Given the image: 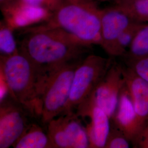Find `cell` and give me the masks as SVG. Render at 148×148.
Masks as SVG:
<instances>
[{"label": "cell", "mask_w": 148, "mask_h": 148, "mask_svg": "<svg viewBox=\"0 0 148 148\" xmlns=\"http://www.w3.org/2000/svg\"><path fill=\"white\" fill-rule=\"evenodd\" d=\"M30 5L42 7L53 12L60 0H19Z\"/></svg>", "instance_id": "obj_21"}, {"label": "cell", "mask_w": 148, "mask_h": 148, "mask_svg": "<svg viewBox=\"0 0 148 148\" xmlns=\"http://www.w3.org/2000/svg\"><path fill=\"white\" fill-rule=\"evenodd\" d=\"M130 141L116 127H110L104 148H128Z\"/></svg>", "instance_id": "obj_20"}, {"label": "cell", "mask_w": 148, "mask_h": 148, "mask_svg": "<svg viewBox=\"0 0 148 148\" xmlns=\"http://www.w3.org/2000/svg\"><path fill=\"white\" fill-rule=\"evenodd\" d=\"M144 24L145 23L133 21L122 32L117 40L114 57L121 56L127 53V49H128L138 32Z\"/></svg>", "instance_id": "obj_15"}, {"label": "cell", "mask_w": 148, "mask_h": 148, "mask_svg": "<svg viewBox=\"0 0 148 148\" xmlns=\"http://www.w3.org/2000/svg\"><path fill=\"white\" fill-rule=\"evenodd\" d=\"M35 117L30 110L10 94L1 100L0 148L12 147Z\"/></svg>", "instance_id": "obj_6"}, {"label": "cell", "mask_w": 148, "mask_h": 148, "mask_svg": "<svg viewBox=\"0 0 148 148\" xmlns=\"http://www.w3.org/2000/svg\"><path fill=\"white\" fill-rule=\"evenodd\" d=\"M101 12L96 0H60L48 21L25 29L60 28L91 46H100Z\"/></svg>", "instance_id": "obj_3"}, {"label": "cell", "mask_w": 148, "mask_h": 148, "mask_svg": "<svg viewBox=\"0 0 148 148\" xmlns=\"http://www.w3.org/2000/svg\"><path fill=\"white\" fill-rule=\"evenodd\" d=\"M99 1H101V2H105V1H109L110 0H98Z\"/></svg>", "instance_id": "obj_25"}, {"label": "cell", "mask_w": 148, "mask_h": 148, "mask_svg": "<svg viewBox=\"0 0 148 148\" xmlns=\"http://www.w3.org/2000/svg\"><path fill=\"white\" fill-rule=\"evenodd\" d=\"M14 30L3 19L0 22V52L1 56H8L19 51Z\"/></svg>", "instance_id": "obj_17"}, {"label": "cell", "mask_w": 148, "mask_h": 148, "mask_svg": "<svg viewBox=\"0 0 148 148\" xmlns=\"http://www.w3.org/2000/svg\"><path fill=\"white\" fill-rule=\"evenodd\" d=\"M114 5L126 13L133 21L148 23V0H135Z\"/></svg>", "instance_id": "obj_16"}, {"label": "cell", "mask_w": 148, "mask_h": 148, "mask_svg": "<svg viewBox=\"0 0 148 148\" xmlns=\"http://www.w3.org/2000/svg\"><path fill=\"white\" fill-rule=\"evenodd\" d=\"M127 67L148 82V54L138 57L127 56Z\"/></svg>", "instance_id": "obj_19"}, {"label": "cell", "mask_w": 148, "mask_h": 148, "mask_svg": "<svg viewBox=\"0 0 148 148\" xmlns=\"http://www.w3.org/2000/svg\"><path fill=\"white\" fill-rule=\"evenodd\" d=\"M46 126L55 148H90L86 128L75 113L61 114L49 122Z\"/></svg>", "instance_id": "obj_7"}, {"label": "cell", "mask_w": 148, "mask_h": 148, "mask_svg": "<svg viewBox=\"0 0 148 148\" xmlns=\"http://www.w3.org/2000/svg\"><path fill=\"white\" fill-rule=\"evenodd\" d=\"M133 1L135 0H110L109 1H111L112 2V5H120L122 3L132 2Z\"/></svg>", "instance_id": "obj_23"}, {"label": "cell", "mask_w": 148, "mask_h": 148, "mask_svg": "<svg viewBox=\"0 0 148 148\" xmlns=\"http://www.w3.org/2000/svg\"><path fill=\"white\" fill-rule=\"evenodd\" d=\"M110 121L133 144L143 131L126 84L120 92L116 110Z\"/></svg>", "instance_id": "obj_11"}, {"label": "cell", "mask_w": 148, "mask_h": 148, "mask_svg": "<svg viewBox=\"0 0 148 148\" xmlns=\"http://www.w3.org/2000/svg\"><path fill=\"white\" fill-rule=\"evenodd\" d=\"M21 30L19 51L46 73L84 58L92 47L60 28Z\"/></svg>", "instance_id": "obj_1"}, {"label": "cell", "mask_w": 148, "mask_h": 148, "mask_svg": "<svg viewBox=\"0 0 148 148\" xmlns=\"http://www.w3.org/2000/svg\"><path fill=\"white\" fill-rule=\"evenodd\" d=\"M125 54L129 57L148 54V23L144 24L139 30Z\"/></svg>", "instance_id": "obj_18"}, {"label": "cell", "mask_w": 148, "mask_h": 148, "mask_svg": "<svg viewBox=\"0 0 148 148\" xmlns=\"http://www.w3.org/2000/svg\"><path fill=\"white\" fill-rule=\"evenodd\" d=\"M83 58L65 64L49 75L41 102L40 120L43 125L46 126L63 114L69 100L75 71Z\"/></svg>", "instance_id": "obj_4"}, {"label": "cell", "mask_w": 148, "mask_h": 148, "mask_svg": "<svg viewBox=\"0 0 148 148\" xmlns=\"http://www.w3.org/2000/svg\"><path fill=\"white\" fill-rule=\"evenodd\" d=\"M133 145L136 148H148V126L141 133Z\"/></svg>", "instance_id": "obj_22"}, {"label": "cell", "mask_w": 148, "mask_h": 148, "mask_svg": "<svg viewBox=\"0 0 148 148\" xmlns=\"http://www.w3.org/2000/svg\"><path fill=\"white\" fill-rule=\"evenodd\" d=\"M124 74L126 86L144 130L148 126V82L127 66L124 67Z\"/></svg>", "instance_id": "obj_13"}, {"label": "cell", "mask_w": 148, "mask_h": 148, "mask_svg": "<svg viewBox=\"0 0 148 148\" xmlns=\"http://www.w3.org/2000/svg\"><path fill=\"white\" fill-rule=\"evenodd\" d=\"M112 62V59L95 54L87 55L82 59L75 71L69 100L63 114L76 113L91 95Z\"/></svg>", "instance_id": "obj_5"}, {"label": "cell", "mask_w": 148, "mask_h": 148, "mask_svg": "<svg viewBox=\"0 0 148 148\" xmlns=\"http://www.w3.org/2000/svg\"><path fill=\"white\" fill-rule=\"evenodd\" d=\"M52 72L43 71L19 51L11 56H1V75L8 93L35 117L40 118L43 90Z\"/></svg>", "instance_id": "obj_2"}, {"label": "cell", "mask_w": 148, "mask_h": 148, "mask_svg": "<svg viewBox=\"0 0 148 148\" xmlns=\"http://www.w3.org/2000/svg\"><path fill=\"white\" fill-rule=\"evenodd\" d=\"M3 20L14 30L34 26L47 21L52 12L15 0L0 5Z\"/></svg>", "instance_id": "obj_9"}, {"label": "cell", "mask_w": 148, "mask_h": 148, "mask_svg": "<svg viewBox=\"0 0 148 148\" xmlns=\"http://www.w3.org/2000/svg\"><path fill=\"white\" fill-rule=\"evenodd\" d=\"M76 114L79 117L90 118L86 128L90 148H104L110 130V119L105 111L98 106L90 104L79 108Z\"/></svg>", "instance_id": "obj_12"}, {"label": "cell", "mask_w": 148, "mask_h": 148, "mask_svg": "<svg viewBox=\"0 0 148 148\" xmlns=\"http://www.w3.org/2000/svg\"><path fill=\"white\" fill-rule=\"evenodd\" d=\"M12 147L14 148H54L53 143L42 127L32 123Z\"/></svg>", "instance_id": "obj_14"}, {"label": "cell", "mask_w": 148, "mask_h": 148, "mask_svg": "<svg viewBox=\"0 0 148 148\" xmlns=\"http://www.w3.org/2000/svg\"><path fill=\"white\" fill-rule=\"evenodd\" d=\"M125 84L124 67L112 61L90 97L79 108L95 104L103 109L111 119L116 110L119 95Z\"/></svg>", "instance_id": "obj_8"}, {"label": "cell", "mask_w": 148, "mask_h": 148, "mask_svg": "<svg viewBox=\"0 0 148 148\" xmlns=\"http://www.w3.org/2000/svg\"><path fill=\"white\" fill-rule=\"evenodd\" d=\"M133 21L116 5L102 8L100 46L108 54L114 57L117 39Z\"/></svg>", "instance_id": "obj_10"}, {"label": "cell", "mask_w": 148, "mask_h": 148, "mask_svg": "<svg viewBox=\"0 0 148 148\" xmlns=\"http://www.w3.org/2000/svg\"><path fill=\"white\" fill-rule=\"evenodd\" d=\"M14 1H15V0H0V5H5V4L10 3V2Z\"/></svg>", "instance_id": "obj_24"}]
</instances>
